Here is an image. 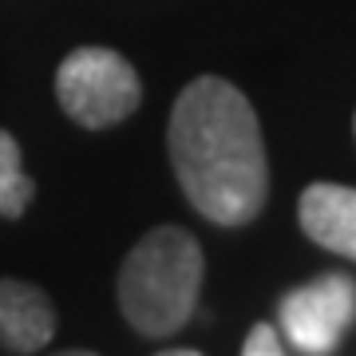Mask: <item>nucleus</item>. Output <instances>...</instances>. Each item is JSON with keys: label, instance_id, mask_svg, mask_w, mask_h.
<instances>
[{"label": "nucleus", "instance_id": "obj_1", "mask_svg": "<svg viewBox=\"0 0 356 356\" xmlns=\"http://www.w3.org/2000/svg\"><path fill=\"white\" fill-rule=\"evenodd\" d=\"M170 163L191 206L218 226H245L269 194L266 143L242 91L218 76L182 88L170 111Z\"/></svg>", "mask_w": 356, "mask_h": 356}, {"label": "nucleus", "instance_id": "obj_2", "mask_svg": "<svg viewBox=\"0 0 356 356\" xmlns=\"http://www.w3.org/2000/svg\"><path fill=\"white\" fill-rule=\"evenodd\" d=\"M202 245L182 226H154L119 269V309L143 337H170L202 289Z\"/></svg>", "mask_w": 356, "mask_h": 356}, {"label": "nucleus", "instance_id": "obj_3", "mask_svg": "<svg viewBox=\"0 0 356 356\" xmlns=\"http://www.w3.org/2000/svg\"><path fill=\"white\" fill-rule=\"evenodd\" d=\"M56 95L79 127L103 131L127 119L143 99L135 67L111 48H76L56 72Z\"/></svg>", "mask_w": 356, "mask_h": 356}, {"label": "nucleus", "instance_id": "obj_4", "mask_svg": "<svg viewBox=\"0 0 356 356\" xmlns=\"http://www.w3.org/2000/svg\"><path fill=\"white\" fill-rule=\"evenodd\" d=\"M356 317V285L341 273L293 289L281 301V325L301 353H329Z\"/></svg>", "mask_w": 356, "mask_h": 356}, {"label": "nucleus", "instance_id": "obj_5", "mask_svg": "<svg viewBox=\"0 0 356 356\" xmlns=\"http://www.w3.org/2000/svg\"><path fill=\"white\" fill-rule=\"evenodd\" d=\"M301 229L325 250L356 261V191L317 182L301 194Z\"/></svg>", "mask_w": 356, "mask_h": 356}, {"label": "nucleus", "instance_id": "obj_6", "mask_svg": "<svg viewBox=\"0 0 356 356\" xmlns=\"http://www.w3.org/2000/svg\"><path fill=\"white\" fill-rule=\"evenodd\" d=\"M56 337L48 293L28 281H0V341L13 353H40Z\"/></svg>", "mask_w": 356, "mask_h": 356}, {"label": "nucleus", "instance_id": "obj_7", "mask_svg": "<svg viewBox=\"0 0 356 356\" xmlns=\"http://www.w3.org/2000/svg\"><path fill=\"white\" fill-rule=\"evenodd\" d=\"M36 194V182L24 175L20 166V147L8 131H0V214L20 218Z\"/></svg>", "mask_w": 356, "mask_h": 356}, {"label": "nucleus", "instance_id": "obj_8", "mask_svg": "<svg viewBox=\"0 0 356 356\" xmlns=\"http://www.w3.org/2000/svg\"><path fill=\"white\" fill-rule=\"evenodd\" d=\"M242 356H285L277 329H273V325H254V329H250V337H245Z\"/></svg>", "mask_w": 356, "mask_h": 356}, {"label": "nucleus", "instance_id": "obj_9", "mask_svg": "<svg viewBox=\"0 0 356 356\" xmlns=\"http://www.w3.org/2000/svg\"><path fill=\"white\" fill-rule=\"evenodd\" d=\"M159 356H202V353H191V348H170V353H159Z\"/></svg>", "mask_w": 356, "mask_h": 356}, {"label": "nucleus", "instance_id": "obj_10", "mask_svg": "<svg viewBox=\"0 0 356 356\" xmlns=\"http://www.w3.org/2000/svg\"><path fill=\"white\" fill-rule=\"evenodd\" d=\"M60 356H95V353H83V348H76V353H60Z\"/></svg>", "mask_w": 356, "mask_h": 356}, {"label": "nucleus", "instance_id": "obj_11", "mask_svg": "<svg viewBox=\"0 0 356 356\" xmlns=\"http://www.w3.org/2000/svg\"><path fill=\"white\" fill-rule=\"evenodd\" d=\"M353 131H356V123H353Z\"/></svg>", "mask_w": 356, "mask_h": 356}]
</instances>
